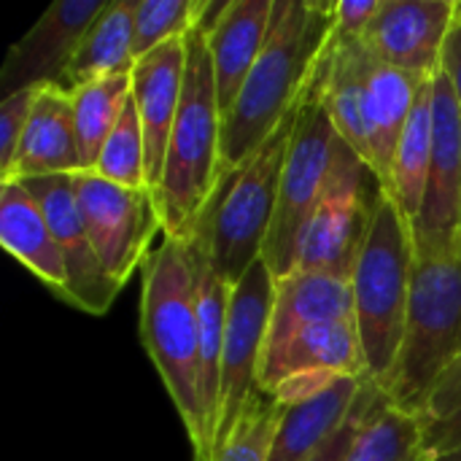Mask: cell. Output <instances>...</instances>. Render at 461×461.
Segmentation results:
<instances>
[{"label":"cell","mask_w":461,"mask_h":461,"mask_svg":"<svg viewBox=\"0 0 461 461\" xmlns=\"http://www.w3.org/2000/svg\"><path fill=\"white\" fill-rule=\"evenodd\" d=\"M273 5L276 0H208L203 19L197 22L205 30L221 116L232 111L251 68L265 49Z\"/></svg>","instance_id":"obj_15"},{"label":"cell","mask_w":461,"mask_h":461,"mask_svg":"<svg viewBox=\"0 0 461 461\" xmlns=\"http://www.w3.org/2000/svg\"><path fill=\"white\" fill-rule=\"evenodd\" d=\"M276 300V276L265 259H257L249 273L232 286L227 335L221 354V384H219V421L216 448L235 427L251 394L259 389V365L270 332Z\"/></svg>","instance_id":"obj_10"},{"label":"cell","mask_w":461,"mask_h":461,"mask_svg":"<svg viewBox=\"0 0 461 461\" xmlns=\"http://www.w3.org/2000/svg\"><path fill=\"white\" fill-rule=\"evenodd\" d=\"M0 246L59 300L68 294V270L57 238L22 181L0 184Z\"/></svg>","instance_id":"obj_21"},{"label":"cell","mask_w":461,"mask_h":461,"mask_svg":"<svg viewBox=\"0 0 461 461\" xmlns=\"http://www.w3.org/2000/svg\"><path fill=\"white\" fill-rule=\"evenodd\" d=\"M135 68V0H111L84 35L59 86L73 92L84 84L130 76Z\"/></svg>","instance_id":"obj_22"},{"label":"cell","mask_w":461,"mask_h":461,"mask_svg":"<svg viewBox=\"0 0 461 461\" xmlns=\"http://www.w3.org/2000/svg\"><path fill=\"white\" fill-rule=\"evenodd\" d=\"M456 411H461V357L435 386L424 411V421H443L454 416Z\"/></svg>","instance_id":"obj_32"},{"label":"cell","mask_w":461,"mask_h":461,"mask_svg":"<svg viewBox=\"0 0 461 461\" xmlns=\"http://www.w3.org/2000/svg\"><path fill=\"white\" fill-rule=\"evenodd\" d=\"M38 89L41 86H27V89L11 92L0 103V184L8 178V173L14 167L32 103L38 97Z\"/></svg>","instance_id":"obj_30"},{"label":"cell","mask_w":461,"mask_h":461,"mask_svg":"<svg viewBox=\"0 0 461 461\" xmlns=\"http://www.w3.org/2000/svg\"><path fill=\"white\" fill-rule=\"evenodd\" d=\"M435 78L427 81L413 103L411 119L402 130L397 154H394V167H392V184H389V197L397 203V208L405 213V219L416 221L427 189V176H429V162H432V138H435V113H432V97H435Z\"/></svg>","instance_id":"obj_24"},{"label":"cell","mask_w":461,"mask_h":461,"mask_svg":"<svg viewBox=\"0 0 461 461\" xmlns=\"http://www.w3.org/2000/svg\"><path fill=\"white\" fill-rule=\"evenodd\" d=\"M427 81L432 78L411 76L373 57L367 84H365L362 119H365V138H367V167L375 173L384 192H389L394 154H397L402 130Z\"/></svg>","instance_id":"obj_19"},{"label":"cell","mask_w":461,"mask_h":461,"mask_svg":"<svg viewBox=\"0 0 461 461\" xmlns=\"http://www.w3.org/2000/svg\"><path fill=\"white\" fill-rule=\"evenodd\" d=\"M184 92L154 203L165 238L189 240L221 181V108L205 30L184 35Z\"/></svg>","instance_id":"obj_3"},{"label":"cell","mask_w":461,"mask_h":461,"mask_svg":"<svg viewBox=\"0 0 461 461\" xmlns=\"http://www.w3.org/2000/svg\"><path fill=\"white\" fill-rule=\"evenodd\" d=\"M367 378H338L327 392L286 408L270 461H308L348 419Z\"/></svg>","instance_id":"obj_23"},{"label":"cell","mask_w":461,"mask_h":461,"mask_svg":"<svg viewBox=\"0 0 461 461\" xmlns=\"http://www.w3.org/2000/svg\"><path fill=\"white\" fill-rule=\"evenodd\" d=\"M381 192L375 173L340 138L324 197L300 240L294 270H316L351 281Z\"/></svg>","instance_id":"obj_8"},{"label":"cell","mask_w":461,"mask_h":461,"mask_svg":"<svg viewBox=\"0 0 461 461\" xmlns=\"http://www.w3.org/2000/svg\"><path fill=\"white\" fill-rule=\"evenodd\" d=\"M384 0H335L332 3V32L340 38H365L375 22Z\"/></svg>","instance_id":"obj_31"},{"label":"cell","mask_w":461,"mask_h":461,"mask_svg":"<svg viewBox=\"0 0 461 461\" xmlns=\"http://www.w3.org/2000/svg\"><path fill=\"white\" fill-rule=\"evenodd\" d=\"M73 176H46V178H30L22 184L38 200L57 238V246L62 251L65 270H68L65 303L89 316H103L111 311L122 289L108 278V273L103 270L95 254V246L86 235V227L76 203Z\"/></svg>","instance_id":"obj_12"},{"label":"cell","mask_w":461,"mask_h":461,"mask_svg":"<svg viewBox=\"0 0 461 461\" xmlns=\"http://www.w3.org/2000/svg\"><path fill=\"white\" fill-rule=\"evenodd\" d=\"M105 5L108 0H54L11 46L0 76L3 92L11 95L27 86L59 84Z\"/></svg>","instance_id":"obj_13"},{"label":"cell","mask_w":461,"mask_h":461,"mask_svg":"<svg viewBox=\"0 0 461 461\" xmlns=\"http://www.w3.org/2000/svg\"><path fill=\"white\" fill-rule=\"evenodd\" d=\"M332 38V3L276 0L265 49L221 122V178L235 173L300 103Z\"/></svg>","instance_id":"obj_1"},{"label":"cell","mask_w":461,"mask_h":461,"mask_svg":"<svg viewBox=\"0 0 461 461\" xmlns=\"http://www.w3.org/2000/svg\"><path fill=\"white\" fill-rule=\"evenodd\" d=\"M335 321H354V289L348 278L316 270H292L276 278V300L265 351L286 343L292 335Z\"/></svg>","instance_id":"obj_20"},{"label":"cell","mask_w":461,"mask_h":461,"mask_svg":"<svg viewBox=\"0 0 461 461\" xmlns=\"http://www.w3.org/2000/svg\"><path fill=\"white\" fill-rule=\"evenodd\" d=\"M286 408L265 392H254L230 435L219 443L213 461H270Z\"/></svg>","instance_id":"obj_26"},{"label":"cell","mask_w":461,"mask_h":461,"mask_svg":"<svg viewBox=\"0 0 461 461\" xmlns=\"http://www.w3.org/2000/svg\"><path fill=\"white\" fill-rule=\"evenodd\" d=\"M435 138L421 211L413 221L416 254H435L461 235V103L451 81L435 76Z\"/></svg>","instance_id":"obj_11"},{"label":"cell","mask_w":461,"mask_h":461,"mask_svg":"<svg viewBox=\"0 0 461 461\" xmlns=\"http://www.w3.org/2000/svg\"><path fill=\"white\" fill-rule=\"evenodd\" d=\"M297 373H335L367 378V362L357 332V321L308 327L292 335L286 343L265 351L257 386L259 392L270 394L281 381Z\"/></svg>","instance_id":"obj_18"},{"label":"cell","mask_w":461,"mask_h":461,"mask_svg":"<svg viewBox=\"0 0 461 461\" xmlns=\"http://www.w3.org/2000/svg\"><path fill=\"white\" fill-rule=\"evenodd\" d=\"M297 113L300 103L286 113V119L254 151L249 162L219 181L211 205L194 227V232L205 238L216 270L232 286L257 259H262L278 211L281 178Z\"/></svg>","instance_id":"obj_6"},{"label":"cell","mask_w":461,"mask_h":461,"mask_svg":"<svg viewBox=\"0 0 461 461\" xmlns=\"http://www.w3.org/2000/svg\"><path fill=\"white\" fill-rule=\"evenodd\" d=\"M73 173H81L73 97L59 84H43L32 103L14 167L3 184Z\"/></svg>","instance_id":"obj_17"},{"label":"cell","mask_w":461,"mask_h":461,"mask_svg":"<svg viewBox=\"0 0 461 461\" xmlns=\"http://www.w3.org/2000/svg\"><path fill=\"white\" fill-rule=\"evenodd\" d=\"M338 140L340 135L332 124L324 100V81L316 62V70L300 100V113H297V124L281 178L278 211L262 251V259L267 262L276 278H284L294 270L297 249L305 235V227L324 197Z\"/></svg>","instance_id":"obj_7"},{"label":"cell","mask_w":461,"mask_h":461,"mask_svg":"<svg viewBox=\"0 0 461 461\" xmlns=\"http://www.w3.org/2000/svg\"><path fill=\"white\" fill-rule=\"evenodd\" d=\"M459 357L461 235L448 249L413 259L402 348L384 394L424 419L435 386Z\"/></svg>","instance_id":"obj_4"},{"label":"cell","mask_w":461,"mask_h":461,"mask_svg":"<svg viewBox=\"0 0 461 461\" xmlns=\"http://www.w3.org/2000/svg\"><path fill=\"white\" fill-rule=\"evenodd\" d=\"M205 5L208 0H135V59L184 38L203 19Z\"/></svg>","instance_id":"obj_28"},{"label":"cell","mask_w":461,"mask_h":461,"mask_svg":"<svg viewBox=\"0 0 461 461\" xmlns=\"http://www.w3.org/2000/svg\"><path fill=\"white\" fill-rule=\"evenodd\" d=\"M140 340L186 427L194 461H211L200 392V321L189 240L162 235L143 265Z\"/></svg>","instance_id":"obj_2"},{"label":"cell","mask_w":461,"mask_h":461,"mask_svg":"<svg viewBox=\"0 0 461 461\" xmlns=\"http://www.w3.org/2000/svg\"><path fill=\"white\" fill-rule=\"evenodd\" d=\"M435 461H461V446L454 448V451H448V454H443V456H435Z\"/></svg>","instance_id":"obj_35"},{"label":"cell","mask_w":461,"mask_h":461,"mask_svg":"<svg viewBox=\"0 0 461 461\" xmlns=\"http://www.w3.org/2000/svg\"><path fill=\"white\" fill-rule=\"evenodd\" d=\"M427 424V446L435 456H443L461 446V411L443 421H424Z\"/></svg>","instance_id":"obj_34"},{"label":"cell","mask_w":461,"mask_h":461,"mask_svg":"<svg viewBox=\"0 0 461 461\" xmlns=\"http://www.w3.org/2000/svg\"><path fill=\"white\" fill-rule=\"evenodd\" d=\"M424 461H435V454H432V456H429V459H424Z\"/></svg>","instance_id":"obj_36"},{"label":"cell","mask_w":461,"mask_h":461,"mask_svg":"<svg viewBox=\"0 0 461 461\" xmlns=\"http://www.w3.org/2000/svg\"><path fill=\"white\" fill-rule=\"evenodd\" d=\"M413 259V227L397 203L381 192L351 273L354 321L367 362V378L381 392L386 389L402 348Z\"/></svg>","instance_id":"obj_5"},{"label":"cell","mask_w":461,"mask_h":461,"mask_svg":"<svg viewBox=\"0 0 461 461\" xmlns=\"http://www.w3.org/2000/svg\"><path fill=\"white\" fill-rule=\"evenodd\" d=\"M70 97H73V122H76L81 173H95L103 143L116 127L127 100L132 97V81L130 76L100 78L73 89Z\"/></svg>","instance_id":"obj_25"},{"label":"cell","mask_w":461,"mask_h":461,"mask_svg":"<svg viewBox=\"0 0 461 461\" xmlns=\"http://www.w3.org/2000/svg\"><path fill=\"white\" fill-rule=\"evenodd\" d=\"M389 397L367 378V384L362 386V394H359V400L354 402V408H351V413H348V419L343 421V427L311 456L308 461H346V456L351 454V448H354V443H357V438H359V432H362V427L373 419V413L386 402Z\"/></svg>","instance_id":"obj_29"},{"label":"cell","mask_w":461,"mask_h":461,"mask_svg":"<svg viewBox=\"0 0 461 461\" xmlns=\"http://www.w3.org/2000/svg\"><path fill=\"white\" fill-rule=\"evenodd\" d=\"M95 173L119 186L146 189V140L132 97L127 100L116 127L103 143Z\"/></svg>","instance_id":"obj_27"},{"label":"cell","mask_w":461,"mask_h":461,"mask_svg":"<svg viewBox=\"0 0 461 461\" xmlns=\"http://www.w3.org/2000/svg\"><path fill=\"white\" fill-rule=\"evenodd\" d=\"M454 16L456 0H384L362 41L378 62L435 78Z\"/></svg>","instance_id":"obj_14"},{"label":"cell","mask_w":461,"mask_h":461,"mask_svg":"<svg viewBox=\"0 0 461 461\" xmlns=\"http://www.w3.org/2000/svg\"><path fill=\"white\" fill-rule=\"evenodd\" d=\"M184 38L167 41L146 57L135 59L130 73L132 100L140 116L143 140H146V189L154 194L162 178L165 154L170 132L178 116L181 92H184Z\"/></svg>","instance_id":"obj_16"},{"label":"cell","mask_w":461,"mask_h":461,"mask_svg":"<svg viewBox=\"0 0 461 461\" xmlns=\"http://www.w3.org/2000/svg\"><path fill=\"white\" fill-rule=\"evenodd\" d=\"M73 189L103 270L119 289H124L130 276L143 267L154 251V235L162 232L154 194L149 189L111 184L97 173H76Z\"/></svg>","instance_id":"obj_9"},{"label":"cell","mask_w":461,"mask_h":461,"mask_svg":"<svg viewBox=\"0 0 461 461\" xmlns=\"http://www.w3.org/2000/svg\"><path fill=\"white\" fill-rule=\"evenodd\" d=\"M440 73L451 81L456 97L461 103V0L456 3V16L448 27L443 54H440Z\"/></svg>","instance_id":"obj_33"}]
</instances>
